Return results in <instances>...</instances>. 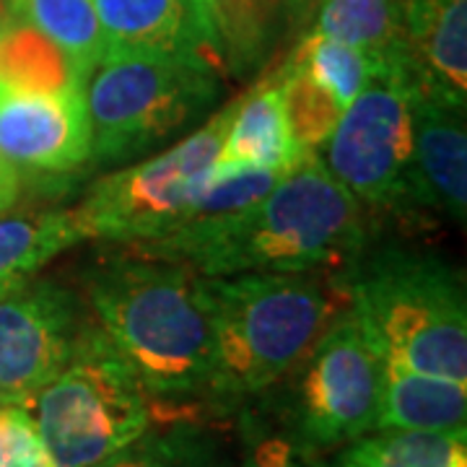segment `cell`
I'll use <instances>...</instances> for the list:
<instances>
[{
  "instance_id": "cell-14",
  "label": "cell",
  "mask_w": 467,
  "mask_h": 467,
  "mask_svg": "<svg viewBox=\"0 0 467 467\" xmlns=\"http://www.w3.org/2000/svg\"><path fill=\"white\" fill-rule=\"evenodd\" d=\"M408 81L467 104V0H405Z\"/></svg>"
},
{
  "instance_id": "cell-30",
  "label": "cell",
  "mask_w": 467,
  "mask_h": 467,
  "mask_svg": "<svg viewBox=\"0 0 467 467\" xmlns=\"http://www.w3.org/2000/svg\"><path fill=\"white\" fill-rule=\"evenodd\" d=\"M11 18V11H8V0H0V32L5 26V21Z\"/></svg>"
},
{
  "instance_id": "cell-23",
  "label": "cell",
  "mask_w": 467,
  "mask_h": 467,
  "mask_svg": "<svg viewBox=\"0 0 467 467\" xmlns=\"http://www.w3.org/2000/svg\"><path fill=\"white\" fill-rule=\"evenodd\" d=\"M234 467H333L325 451L288 426L267 398H254L236 410Z\"/></svg>"
},
{
  "instance_id": "cell-18",
  "label": "cell",
  "mask_w": 467,
  "mask_h": 467,
  "mask_svg": "<svg viewBox=\"0 0 467 467\" xmlns=\"http://www.w3.org/2000/svg\"><path fill=\"white\" fill-rule=\"evenodd\" d=\"M467 382L431 377L384 361L382 400L374 429L451 431L465 429Z\"/></svg>"
},
{
  "instance_id": "cell-17",
  "label": "cell",
  "mask_w": 467,
  "mask_h": 467,
  "mask_svg": "<svg viewBox=\"0 0 467 467\" xmlns=\"http://www.w3.org/2000/svg\"><path fill=\"white\" fill-rule=\"evenodd\" d=\"M299 150L294 149L285 128L278 70L260 86L239 99L229 133L216 159L213 174L236 169H281L288 171L299 164Z\"/></svg>"
},
{
  "instance_id": "cell-7",
  "label": "cell",
  "mask_w": 467,
  "mask_h": 467,
  "mask_svg": "<svg viewBox=\"0 0 467 467\" xmlns=\"http://www.w3.org/2000/svg\"><path fill=\"white\" fill-rule=\"evenodd\" d=\"M239 99L174 149L91 184L81 205H76L86 239L138 244L180 229L213 174Z\"/></svg>"
},
{
  "instance_id": "cell-29",
  "label": "cell",
  "mask_w": 467,
  "mask_h": 467,
  "mask_svg": "<svg viewBox=\"0 0 467 467\" xmlns=\"http://www.w3.org/2000/svg\"><path fill=\"white\" fill-rule=\"evenodd\" d=\"M223 0H195V5H198V14L202 18V26H205V36H208V47H211V21L216 16L218 5H221ZM213 57V55H211Z\"/></svg>"
},
{
  "instance_id": "cell-21",
  "label": "cell",
  "mask_w": 467,
  "mask_h": 467,
  "mask_svg": "<svg viewBox=\"0 0 467 467\" xmlns=\"http://www.w3.org/2000/svg\"><path fill=\"white\" fill-rule=\"evenodd\" d=\"M86 76L63 47L32 24L11 16L0 32V88L16 94L84 91Z\"/></svg>"
},
{
  "instance_id": "cell-10",
  "label": "cell",
  "mask_w": 467,
  "mask_h": 467,
  "mask_svg": "<svg viewBox=\"0 0 467 467\" xmlns=\"http://www.w3.org/2000/svg\"><path fill=\"white\" fill-rule=\"evenodd\" d=\"M84 304L55 281H29L0 296V389L5 402L29 405L73 356L86 327Z\"/></svg>"
},
{
  "instance_id": "cell-3",
  "label": "cell",
  "mask_w": 467,
  "mask_h": 467,
  "mask_svg": "<svg viewBox=\"0 0 467 467\" xmlns=\"http://www.w3.org/2000/svg\"><path fill=\"white\" fill-rule=\"evenodd\" d=\"M213 317V371L205 405L232 413L281 384L350 306L343 284L306 273L205 278Z\"/></svg>"
},
{
  "instance_id": "cell-4",
  "label": "cell",
  "mask_w": 467,
  "mask_h": 467,
  "mask_svg": "<svg viewBox=\"0 0 467 467\" xmlns=\"http://www.w3.org/2000/svg\"><path fill=\"white\" fill-rule=\"evenodd\" d=\"M337 281L384 361L467 382L465 284L450 263L400 247L364 250Z\"/></svg>"
},
{
  "instance_id": "cell-22",
  "label": "cell",
  "mask_w": 467,
  "mask_h": 467,
  "mask_svg": "<svg viewBox=\"0 0 467 467\" xmlns=\"http://www.w3.org/2000/svg\"><path fill=\"white\" fill-rule=\"evenodd\" d=\"M333 467H467V426L451 431L374 429L340 447Z\"/></svg>"
},
{
  "instance_id": "cell-25",
  "label": "cell",
  "mask_w": 467,
  "mask_h": 467,
  "mask_svg": "<svg viewBox=\"0 0 467 467\" xmlns=\"http://www.w3.org/2000/svg\"><path fill=\"white\" fill-rule=\"evenodd\" d=\"M278 88H281L285 128L294 149L301 156L319 153V149H325L327 138L333 135L335 125L340 122L343 115L340 101L325 86L317 84L306 67H301L291 57L278 67Z\"/></svg>"
},
{
  "instance_id": "cell-16",
  "label": "cell",
  "mask_w": 467,
  "mask_h": 467,
  "mask_svg": "<svg viewBox=\"0 0 467 467\" xmlns=\"http://www.w3.org/2000/svg\"><path fill=\"white\" fill-rule=\"evenodd\" d=\"M315 0H223L211 21V55L234 73L260 67L275 45L304 26Z\"/></svg>"
},
{
  "instance_id": "cell-5",
  "label": "cell",
  "mask_w": 467,
  "mask_h": 467,
  "mask_svg": "<svg viewBox=\"0 0 467 467\" xmlns=\"http://www.w3.org/2000/svg\"><path fill=\"white\" fill-rule=\"evenodd\" d=\"M216 66L184 55H107L86 78L91 164H122L149 153L218 97Z\"/></svg>"
},
{
  "instance_id": "cell-9",
  "label": "cell",
  "mask_w": 467,
  "mask_h": 467,
  "mask_svg": "<svg viewBox=\"0 0 467 467\" xmlns=\"http://www.w3.org/2000/svg\"><path fill=\"white\" fill-rule=\"evenodd\" d=\"M325 167L361 205L410 211L413 91L405 70H379L343 109Z\"/></svg>"
},
{
  "instance_id": "cell-26",
  "label": "cell",
  "mask_w": 467,
  "mask_h": 467,
  "mask_svg": "<svg viewBox=\"0 0 467 467\" xmlns=\"http://www.w3.org/2000/svg\"><path fill=\"white\" fill-rule=\"evenodd\" d=\"M288 57L296 60L301 67H306L309 76L340 101L343 109L382 70L379 63L364 50L333 36H325L315 29H309L301 36V42Z\"/></svg>"
},
{
  "instance_id": "cell-12",
  "label": "cell",
  "mask_w": 467,
  "mask_h": 467,
  "mask_svg": "<svg viewBox=\"0 0 467 467\" xmlns=\"http://www.w3.org/2000/svg\"><path fill=\"white\" fill-rule=\"evenodd\" d=\"M413 91L410 208H429L451 221L467 218V125L462 101Z\"/></svg>"
},
{
  "instance_id": "cell-13",
  "label": "cell",
  "mask_w": 467,
  "mask_h": 467,
  "mask_svg": "<svg viewBox=\"0 0 467 467\" xmlns=\"http://www.w3.org/2000/svg\"><path fill=\"white\" fill-rule=\"evenodd\" d=\"M91 3L107 39V55H184L213 63L195 0Z\"/></svg>"
},
{
  "instance_id": "cell-2",
  "label": "cell",
  "mask_w": 467,
  "mask_h": 467,
  "mask_svg": "<svg viewBox=\"0 0 467 467\" xmlns=\"http://www.w3.org/2000/svg\"><path fill=\"white\" fill-rule=\"evenodd\" d=\"M86 301L150 402H205L213 371L205 275L125 250L86 270Z\"/></svg>"
},
{
  "instance_id": "cell-1",
  "label": "cell",
  "mask_w": 467,
  "mask_h": 467,
  "mask_svg": "<svg viewBox=\"0 0 467 467\" xmlns=\"http://www.w3.org/2000/svg\"><path fill=\"white\" fill-rule=\"evenodd\" d=\"M367 244L364 205L335 180L319 153H309L250 208L184 223L159 239L125 244V250L184 263L205 278H218L337 270Z\"/></svg>"
},
{
  "instance_id": "cell-31",
  "label": "cell",
  "mask_w": 467,
  "mask_h": 467,
  "mask_svg": "<svg viewBox=\"0 0 467 467\" xmlns=\"http://www.w3.org/2000/svg\"><path fill=\"white\" fill-rule=\"evenodd\" d=\"M0 405H8V402H5V395H3V389H0Z\"/></svg>"
},
{
  "instance_id": "cell-15",
  "label": "cell",
  "mask_w": 467,
  "mask_h": 467,
  "mask_svg": "<svg viewBox=\"0 0 467 467\" xmlns=\"http://www.w3.org/2000/svg\"><path fill=\"white\" fill-rule=\"evenodd\" d=\"M149 431L91 467H234L229 451L208 426L198 402H150Z\"/></svg>"
},
{
  "instance_id": "cell-11",
  "label": "cell",
  "mask_w": 467,
  "mask_h": 467,
  "mask_svg": "<svg viewBox=\"0 0 467 467\" xmlns=\"http://www.w3.org/2000/svg\"><path fill=\"white\" fill-rule=\"evenodd\" d=\"M0 153L21 184L52 187L91 164L84 91L16 94L0 88Z\"/></svg>"
},
{
  "instance_id": "cell-19",
  "label": "cell",
  "mask_w": 467,
  "mask_h": 467,
  "mask_svg": "<svg viewBox=\"0 0 467 467\" xmlns=\"http://www.w3.org/2000/svg\"><path fill=\"white\" fill-rule=\"evenodd\" d=\"M84 239V223L76 208L24 216L0 213V296L29 284L60 252Z\"/></svg>"
},
{
  "instance_id": "cell-8",
  "label": "cell",
  "mask_w": 467,
  "mask_h": 467,
  "mask_svg": "<svg viewBox=\"0 0 467 467\" xmlns=\"http://www.w3.org/2000/svg\"><path fill=\"white\" fill-rule=\"evenodd\" d=\"M382 374L384 358L348 306L299 367L263 398L312 447L340 450L374 431Z\"/></svg>"
},
{
  "instance_id": "cell-6",
  "label": "cell",
  "mask_w": 467,
  "mask_h": 467,
  "mask_svg": "<svg viewBox=\"0 0 467 467\" xmlns=\"http://www.w3.org/2000/svg\"><path fill=\"white\" fill-rule=\"evenodd\" d=\"M55 467H91L149 431L150 398L94 317L63 371L29 400Z\"/></svg>"
},
{
  "instance_id": "cell-20",
  "label": "cell",
  "mask_w": 467,
  "mask_h": 467,
  "mask_svg": "<svg viewBox=\"0 0 467 467\" xmlns=\"http://www.w3.org/2000/svg\"><path fill=\"white\" fill-rule=\"evenodd\" d=\"M315 32L364 50L382 70L408 73L405 0H319Z\"/></svg>"
},
{
  "instance_id": "cell-24",
  "label": "cell",
  "mask_w": 467,
  "mask_h": 467,
  "mask_svg": "<svg viewBox=\"0 0 467 467\" xmlns=\"http://www.w3.org/2000/svg\"><path fill=\"white\" fill-rule=\"evenodd\" d=\"M8 11L47 34L86 78L107 57V39L91 0H8Z\"/></svg>"
},
{
  "instance_id": "cell-27",
  "label": "cell",
  "mask_w": 467,
  "mask_h": 467,
  "mask_svg": "<svg viewBox=\"0 0 467 467\" xmlns=\"http://www.w3.org/2000/svg\"><path fill=\"white\" fill-rule=\"evenodd\" d=\"M0 467H55L24 405H0Z\"/></svg>"
},
{
  "instance_id": "cell-28",
  "label": "cell",
  "mask_w": 467,
  "mask_h": 467,
  "mask_svg": "<svg viewBox=\"0 0 467 467\" xmlns=\"http://www.w3.org/2000/svg\"><path fill=\"white\" fill-rule=\"evenodd\" d=\"M21 177H18V171L5 159H3V153H0V213H5L8 208H14L18 201V195H21Z\"/></svg>"
}]
</instances>
